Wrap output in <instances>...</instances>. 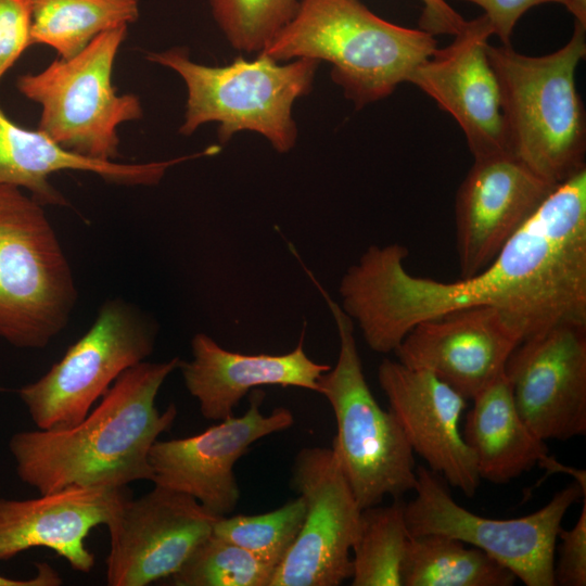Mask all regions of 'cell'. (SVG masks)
<instances>
[{
  "mask_svg": "<svg viewBox=\"0 0 586 586\" xmlns=\"http://www.w3.org/2000/svg\"><path fill=\"white\" fill-rule=\"evenodd\" d=\"M407 256L398 243L371 245L340 281L342 309L377 353L394 352L423 320L476 306L512 315L526 337L560 322L586 323V169L558 184L474 276H416Z\"/></svg>",
  "mask_w": 586,
  "mask_h": 586,
  "instance_id": "6da1fadb",
  "label": "cell"
},
{
  "mask_svg": "<svg viewBox=\"0 0 586 586\" xmlns=\"http://www.w3.org/2000/svg\"><path fill=\"white\" fill-rule=\"evenodd\" d=\"M180 360H144L128 368L76 425L13 434L9 450L20 480L39 494L151 481L150 450L177 417L174 404L161 412L155 400Z\"/></svg>",
  "mask_w": 586,
  "mask_h": 586,
  "instance_id": "7a4b0ae2",
  "label": "cell"
},
{
  "mask_svg": "<svg viewBox=\"0 0 586 586\" xmlns=\"http://www.w3.org/2000/svg\"><path fill=\"white\" fill-rule=\"evenodd\" d=\"M497 77L507 151L558 186L586 169V112L575 73L586 55V27L575 21L570 40L543 56L487 44Z\"/></svg>",
  "mask_w": 586,
  "mask_h": 586,
  "instance_id": "3957f363",
  "label": "cell"
},
{
  "mask_svg": "<svg viewBox=\"0 0 586 586\" xmlns=\"http://www.w3.org/2000/svg\"><path fill=\"white\" fill-rule=\"evenodd\" d=\"M437 49L434 36L385 21L360 0H301L291 22L260 51L277 62L314 59L357 110L382 100Z\"/></svg>",
  "mask_w": 586,
  "mask_h": 586,
  "instance_id": "277c9868",
  "label": "cell"
},
{
  "mask_svg": "<svg viewBox=\"0 0 586 586\" xmlns=\"http://www.w3.org/2000/svg\"><path fill=\"white\" fill-rule=\"evenodd\" d=\"M146 59L171 68L186 84L179 133L191 136L203 124L216 122L221 145L237 132L250 130L265 137L278 153L296 143L293 104L310 92L319 65L306 58L281 64L258 52L252 61L240 55L230 64L209 66L193 62L183 47L150 52Z\"/></svg>",
  "mask_w": 586,
  "mask_h": 586,
  "instance_id": "5b68a950",
  "label": "cell"
},
{
  "mask_svg": "<svg viewBox=\"0 0 586 586\" xmlns=\"http://www.w3.org/2000/svg\"><path fill=\"white\" fill-rule=\"evenodd\" d=\"M303 269L323 297L335 323L340 349L335 366L318 379V393L332 407L336 434L332 450L361 509L415 489L413 451L396 419L371 393L354 335V321L314 273Z\"/></svg>",
  "mask_w": 586,
  "mask_h": 586,
  "instance_id": "8992f818",
  "label": "cell"
},
{
  "mask_svg": "<svg viewBox=\"0 0 586 586\" xmlns=\"http://www.w3.org/2000/svg\"><path fill=\"white\" fill-rule=\"evenodd\" d=\"M74 275L43 205L0 184V337L44 348L77 302Z\"/></svg>",
  "mask_w": 586,
  "mask_h": 586,
  "instance_id": "52a82bcc",
  "label": "cell"
},
{
  "mask_svg": "<svg viewBox=\"0 0 586 586\" xmlns=\"http://www.w3.org/2000/svg\"><path fill=\"white\" fill-rule=\"evenodd\" d=\"M126 36L127 26L110 29L78 54L55 59L39 73L17 77L18 91L41 106L38 129L64 149L115 162L119 156L118 126L142 118L139 97L118 94L112 81Z\"/></svg>",
  "mask_w": 586,
  "mask_h": 586,
  "instance_id": "ba28073f",
  "label": "cell"
},
{
  "mask_svg": "<svg viewBox=\"0 0 586 586\" xmlns=\"http://www.w3.org/2000/svg\"><path fill=\"white\" fill-rule=\"evenodd\" d=\"M157 326L122 298L102 304L89 330L38 380L17 392L40 430L79 423L113 382L153 352Z\"/></svg>",
  "mask_w": 586,
  "mask_h": 586,
  "instance_id": "9c48e42d",
  "label": "cell"
},
{
  "mask_svg": "<svg viewBox=\"0 0 586 586\" xmlns=\"http://www.w3.org/2000/svg\"><path fill=\"white\" fill-rule=\"evenodd\" d=\"M416 496L405 504L409 536L444 534L476 547L527 586H555L556 545L570 507L586 492L575 482L539 510L515 519H489L457 504L438 475L417 467Z\"/></svg>",
  "mask_w": 586,
  "mask_h": 586,
  "instance_id": "30bf717a",
  "label": "cell"
},
{
  "mask_svg": "<svg viewBox=\"0 0 586 586\" xmlns=\"http://www.w3.org/2000/svg\"><path fill=\"white\" fill-rule=\"evenodd\" d=\"M291 486L304 498L305 518L269 586H339L352 576L361 508L332 448L302 449Z\"/></svg>",
  "mask_w": 586,
  "mask_h": 586,
  "instance_id": "8fae6325",
  "label": "cell"
},
{
  "mask_svg": "<svg viewBox=\"0 0 586 586\" xmlns=\"http://www.w3.org/2000/svg\"><path fill=\"white\" fill-rule=\"evenodd\" d=\"M219 517L193 497L163 486L129 496L106 524L110 586H146L177 572Z\"/></svg>",
  "mask_w": 586,
  "mask_h": 586,
  "instance_id": "7c38bea8",
  "label": "cell"
},
{
  "mask_svg": "<svg viewBox=\"0 0 586 586\" xmlns=\"http://www.w3.org/2000/svg\"><path fill=\"white\" fill-rule=\"evenodd\" d=\"M505 374L537 437L566 441L586 433V323L560 322L524 339Z\"/></svg>",
  "mask_w": 586,
  "mask_h": 586,
  "instance_id": "4fadbf2b",
  "label": "cell"
},
{
  "mask_svg": "<svg viewBox=\"0 0 586 586\" xmlns=\"http://www.w3.org/2000/svg\"><path fill=\"white\" fill-rule=\"evenodd\" d=\"M263 396L255 390L244 415L230 416L202 433L157 440L149 456L151 482L193 497L214 515H229L240 499L235 462L255 442L294 423L285 407L262 413Z\"/></svg>",
  "mask_w": 586,
  "mask_h": 586,
  "instance_id": "5bb4252c",
  "label": "cell"
},
{
  "mask_svg": "<svg viewBox=\"0 0 586 586\" xmlns=\"http://www.w3.org/2000/svg\"><path fill=\"white\" fill-rule=\"evenodd\" d=\"M527 336L512 315L491 306L453 310L417 323L394 349L402 364L423 369L472 399L504 371Z\"/></svg>",
  "mask_w": 586,
  "mask_h": 586,
  "instance_id": "9a60e30c",
  "label": "cell"
},
{
  "mask_svg": "<svg viewBox=\"0 0 586 586\" xmlns=\"http://www.w3.org/2000/svg\"><path fill=\"white\" fill-rule=\"evenodd\" d=\"M556 187L510 153L474 160L455 203L460 278L484 269Z\"/></svg>",
  "mask_w": 586,
  "mask_h": 586,
  "instance_id": "2e32d148",
  "label": "cell"
},
{
  "mask_svg": "<svg viewBox=\"0 0 586 586\" xmlns=\"http://www.w3.org/2000/svg\"><path fill=\"white\" fill-rule=\"evenodd\" d=\"M492 35L484 14L467 21L408 80L457 120L474 160L508 153L499 85L486 54Z\"/></svg>",
  "mask_w": 586,
  "mask_h": 586,
  "instance_id": "e0dca14e",
  "label": "cell"
},
{
  "mask_svg": "<svg viewBox=\"0 0 586 586\" xmlns=\"http://www.w3.org/2000/svg\"><path fill=\"white\" fill-rule=\"evenodd\" d=\"M378 381L412 451L431 471L473 497L481 477L460 429L467 399L431 372L388 358L378 367Z\"/></svg>",
  "mask_w": 586,
  "mask_h": 586,
  "instance_id": "ac0fdd59",
  "label": "cell"
},
{
  "mask_svg": "<svg viewBox=\"0 0 586 586\" xmlns=\"http://www.w3.org/2000/svg\"><path fill=\"white\" fill-rule=\"evenodd\" d=\"M130 496L128 487L69 486L37 498H0V560L31 548H48L79 573L95 563L86 538L105 525Z\"/></svg>",
  "mask_w": 586,
  "mask_h": 586,
  "instance_id": "d6986e66",
  "label": "cell"
},
{
  "mask_svg": "<svg viewBox=\"0 0 586 586\" xmlns=\"http://www.w3.org/2000/svg\"><path fill=\"white\" fill-rule=\"evenodd\" d=\"M192 359L180 360L183 383L207 420L230 416L239 402L263 385L295 386L318 392V379L331 366L310 359L304 349V330L296 347L285 354H242L221 347L205 333L191 341Z\"/></svg>",
  "mask_w": 586,
  "mask_h": 586,
  "instance_id": "ffe728a7",
  "label": "cell"
},
{
  "mask_svg": "<svg viewBox=\"0 0 586 586\" xmlns=\"http://www.w3.org/2000/svg\"><path fill=\"white\" fill-rule=\"evenodd\" d=\"M206 155L203 150L171 160L136 164L94 160L64 149L40 129L29 130L16 125L0 109V184L26 189L43 206L68 205L49 181L54 173L88 171L109 183L155 186L169 167Z\"/></svg>",
  "mask_w": 586,
  "mask_h": 586,
  "instance_id": "44dd1931",
  "label": "cell"
},
{
  "mask_svg": "<svg viewBox=\"0 0 586 586\" xmlns=\"http://www.w3.org/2000/svg\"><path fill=\"white\" fill-rule=\"evenodd\" d=\"M471 400L462 435L481 480L508 483L549 456L521 418L505 371Z\"/></svg>",
  "mask_w": 586,
  "mask_h": 586,
  "instance_id": "7402d4cb",
  "label": "cell"
},
{
  "mask_svg": "<svg viewBox=\"0 0 586 586\" xmlns=\"http://www.w3.org/2000/svg\"><path fill=\"white\" fill-rule=\"evenodd\" d=\"M512 572L481 549L444 534L409 536L403 586H511Z\"/></svg>",
  "mask_w": 586,
  "mask_h": 586,
  "instance_id": "603a6c76",
  "label": "cell"
},
{
  "mask_svg": "<svg viewBox=\"0 0 586 586\" xmlns=\"http://www.w3.org/2000/svg\"><path fill=\"white\" fill-rule=\"evenodd\" d=\"M31 44H46L68 59L97 36L139 16V0H29Z\"/></svg>",
  "mask_w": 586,
  "mask_h": 586,
  "instance_id": "cb8c5ba5",
  "label": "cell"
},
{
  "mask_svg": "<svg viewBox=\"0 0 586 586\" xmlns=\"http://www.w3.org/2000/svg\"><path fill=\"white\" fill-rule=\"evenodd\" d=\"M409 539L405 502L371 506L360 511L352 547L353 586H403L402 568Z\"/></svg>",
  "mask_w": 586,
  "mask_h": 586,
  "instance_id": "d4e9b609",
  "label": "cell"
},
{
  "mask_svg": "<svg viewBox=\"0 0 586 586\" xmlns=\"http://www.w3.org/2000/svg\"><path fill=\"white\" fill-rule=\"evenodd\" d=\"M305 512L304 498L298 495L269 512L219 517L213 534L244 548L276 570L293 546Z\"/></svg>",
  "mask_w": 586,
  "mask_h": 586,
  "instance_id": "484cf974",
  "label": "cell"
},
{
  "mask_svg": "<svg viewBox=\"0 0 586 586\" xmlns=\"http://www.w3.org/2000/svg\"><path fill=\"white\" fill-rule=\"evenodd\" d=\"M275 568L212 533L170 576L175 586H269Z\"/></svg>",
  "mask_w": 586,
  "mask_h": 586,
  "instance_id": "4316f807",
  "label": "cell"
},
{
  "mask_svg": "<svg viewBox=\"0 0 586 586\" xmlns=\"http://www.w3.org/2000/svg\"><path fill=\"white\" fill-rule=\"evenodd\" d=\"M301 0H209L213 16L232 48L260 52L294 17Z\"/></svg>",
  "mask_w": 586,
  "mask_h": 586,
  "instance_id": "83f0119b",
  "label": "cell"
},
{
  "mask_svg": "<svg viewBox=\"0 0 586 586\" xmlns=\"http://www.w3.org/2000/svg\"><path fill=\"white\" fill-rule=\"evenodd\" d=\"M29 0H0V80L31 44Z\"/></svg>",
  "mask_w": 586,
  "mask_h": 586,
  "instance_id": "f1b7e54d",
  "label": "cell"
},
{
  "mask_svg": "<svg viewBox=\"0 0 586 586\" xmlns=\"http://www.w3.org/2000/svg\"><path fill=\"white\" fill-rule=\"evenodd\" d=\"M558 560L555 561V585L585 586L586 585V500L573 527L560 528Z\"/></svg>",
  "mask_w": 586,
  "mask_h": 586,
  "instance_id": "f546056e",
  "label": "cell"
},
{
  "mask_svg": "<svg viewBox=\"0 0 586 586\" xmlns=\"http://www.w3.org/2000/svg\"><path fill=\"white\" fill-rule=\"evenodd\" d=\"M474 3L484 10L493 35H496L502 44L510 46L511 35L519 18L531 8L544 3H559L566 9L570 0H458Z\"/></svg>",
  "mask_w": 586,
  "mask_h": 586,
  "instance_id": "4dcf8cb0",
  "label": "cell"
},
{
  "mask_svg": "<svg viewBox=\"0 0 586 586\" xmlns=\"http://www.w3.org/2000/svg\"><path fill=\"white\" fill-rule=\"evenodd\" d=\"M423 10L419 20L420 29L431 34L456 35L467 21L445 0H420Z\"/></svg>",
  "mask_w": 586,
  "mask_h": 586,
  "instance_id": "1f68e13d",
  "label": "cell"
},
{
  "mask_svg": "<svg viewBox=\"0 0 586 586\" xmlns=\"http://www.w3.org/2000/svg\"><path fill=\"white\" fill-rule=\"evenodd\" d=\"M37 572L30 578H10L0 575V586H60L63 584L61 575L47 562L36 563Z\"/></svg>",
  "mask_w": 586,
  "mask_h": 586,
  "instance_id": "d6a6232c",
  "label": "cell"
},
{
  "mask_svg": "<svg viewBox=\"0 0 586 586\" xmlns=\"http://www.w3.org/2000/svg\"><path fill=\"white\" fill-rule=\"evenodd\" d=\"M568 11L575 17V21L586 27V0H570Z\"/></svg>",
  "mask_w": 586,
  "mask_h": 586,
  "instance_id": "836d02e7",
  "label": "cell"
},
{
  "mask_svg": "<svg viewBox=\"0 0 586 586\" xmlns=\"http://www.w3.org/2000/svg\"><path fill=\"white\" fill-rule=\"evenodd\" d=\"M1 390H2V388H1V385H0V391H1Z\"/></svg>",
  "mask_w": 586,
  "mask_h": 586,
  "instance_id": "e575fe53",
  "label": "cell"
}]
</instances>
